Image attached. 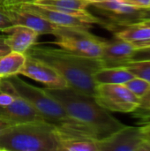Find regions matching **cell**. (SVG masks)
<instances>
[{"label": "cell", "mask_w": 150, "mask_h": 151, "mask_svg": "<svg viewBox=\"0 0 150 151\" xmlns=\"http://www.w3.org/2000/svg\"><path fill=\"white\" fill-rule=\"evenodd\" d=\"M0 9L7 15L13 26H24L36 31L39 35H53L56 26L42 17L11 4H0Z\"/></svg>", "instance_id": "obj_10"}, {"label": "cell", "mask_w": 150, "mask_h": 151, "mask_svg": "<svg viewBox=\"0 0 150 151\" xmlns=\"http://www.w3.org/2000/svg\"><path fill=\"white\" fill-rule=\"evenodd\" d=\"M11 26H13V25H12L11 21L10 20V19L0 9V32L4 33V31L6 29H8L9 27H11Z\"/></svg>", "instance_id": "obj_25"}, {"label": "cell", "mask_w": 150, "mask_h": 151, "mask_svg": "<svg viewBox=\"0 0 150 151\" xmlns=\"http://www.w3.org/2000/svg\"><path fill=\"white\" fill-rule=\"evenodd\" d=\"M23 1H24V0H23ZM20 2H21V1H20Z\"/></svg>", "instance_id": "obj_34"}, {"label": "cell", "mask_w": 150, "mask_h": 151, "mask_svg": "<svg viewBox=\"0 0 150 151\" xmlns=\"http://www.w3.org/2000/svg\"><path fill=\"white\" fill-rule=\"evenodd\" d=\"M11 49L5 42V35H0V58L11 52Z\"/></svg>", "instance_id": "obj_28"}, {"label": "cell", "mask_w": 150, "mask_h": 151, "mask_svg": "<svg viewBox=\"0 0 150 151\" xmlns=\"http://www.w3.org/2000/svg\"><path fill=\"white\" fill-rule=\"evenodd\" d=\"M25 53L11 51L0 58V79H5L20 74L26 63Z\"/></svg>", "instance_id": "obj_18"}, {"label": "cell", "mask_w": 150, "mask_h": 151, "mask_svg": "<svg viewBox=\"0 0 150 151\" xmlns=\"http://www.w3.org/2000/svg\"><path fill=\"white\" fill-rule=\"evenodd\" d=\"M57 130L58 151H98V139L80 122L57 126Z\"/></svg>", "instance_id": "obj_7"}, {"label": "cell", "mask_w": 150, "mask_h": 151, "mask_svg": "<svg viewBox=\"0 0 150 151\" xmlns=\"http://www.w3.org/2000/svg\"><path fill=\"white\" fill-rule=\"evenodd\" d=\"M147 19H150V7L139 9L133 20L130 24H133V23H135L138 21H141V20H147Z\"/></svg>", "instance_id": "obj_24"}, {"label": "cell", "mask_w": 150, "mask_h": 151, "mask_svg": "<svg viewBox=\"0 0 150 151\" xmlns=\"http://www.w3.org/2000/svg\"><path fill=\"white\" fill-rule=\"evenodd\" d=\"M31 2L33 4L60 10V9H74V10H87L90 3L87 0H24L21 2Z\"/></svg>", "instance_id": "obj_19"}, {"label": "cell", "mask_w": 150, "mask_h": 151, "mask_svg": "<svg viewBox=\"0 0 150 151\" xmlns=\"http://www.w3.org/2000/svg\"><path fill=\"white\" fill-rule=\"evenodd\" d=\"M65 109L67 115L87 127L93 134L102 140L126 125L100 106L94 96H86L67 88H45Z\"/></svg>", "instance_id": "obj_2"}, {"label": "cell", "mask_w": 150, "mask_h": 151, "mask_svg": "<svg viewBox=\"0 0 150 151\" xmlns=\"http://www.w3.org/2000/svg\"><path fill=\"white\" fill-rule=\"evenodd\" d=\"M135 50L131 43L118 38L114 41H105L101 59L105 66H122L131 60Z\"/></svg>", "instance_id": "obj_13"}, {"label": "cell", "mask_w": 150, "mask_h": 151, "mask_svg": "<svg viewBox=\"0 0 150 151\" xmlns=\"http://www.w3.org/2000/svg\"><path fill=\"white\" fill-rule=\"evenodd\" d=\"M10 126H11V125H10L9 123H7V122L4 121V120H2V119H0V134H1L7 127H9Z\"/></svg>", "instance_id": "obj_29"}, {"label": "cell", "mask_w": 150, "mask_h": 151, "mask_svg": "<svg viewBox=\"0 0 150 151\" xmlns=\"http://www.w3.org/2000/svg\"><path fill=\"white\" fill-rule=\"evenodd\" d=\"M52 35L55 40L51 43L59 48L84 57L102 58L105 41L91 34L88 28L58 27Z\"/></svg>", "instance_id": "obj_5"}, {"label": "cell", "mask_w": 150, "mask_h": 151, "mask_svg": "<svg viewBox=\"0 0 150 151\" xmlns=\"http://www.w3.org/2000/svg\"><path fill=\"white\" fill-rule=\"evenodd\" d=\"M4 3V0H0V4H3Z\"/></svg>", "instance_id": "obj_33"}, {"label": "cell", "mask_w": 150, "mask_h": 151, "mask_svg": "<svg viewBox=\"0 0 150 151\" xmlns=\"http://www.w3.org/2000/svg\"><path fill=\"white\" fill-rule=\"evenodd\" d=\"M94 98L105 110L122 113L134 111L140 101L124 84H96Z\"/></svg>", "instance_id": "obj_6"}, {"label": "cell", "mask_w": 150, "mask_h": 151, "mask_svg": "<svg viewBox=\"0 0 150 151\" xmlns=\"http://www.w3.org/2000/svg\"><path fill=\"white\" fill-rule=\"evenodd\" d=\"M0 151H58L57 125L46 120L11 125L0 134Z\"/></svg>", "instance_id": "obj_3"}, {"label": "cell", "mask_w": 150, "mask_h": 151, "mask_svg": "<svg viewBox=\"0 0 150 151\" xmlns=\"http://www.w3.org/2000/svg\"><path fill=\"white\" fill-rule=\"evenodd\" d=\"M25 11L30 12L32 13H35L43 19H47L50 23L58 26V27H83V28H90L92 27L93 24H89L85 22L84 20L70 15L68 13L50 9L44 6H41L31 2H18L14 4H10Z\"/></svg>", "instance_id": "obj_11"}, {"label": "cell", "mask_w": 150, "mask_h": 151, "mask_svg": "<svg viewBox=\"0 0 150 151\" xmlns=\"http://www.w3.org/2000/svg\"><path fill=\"white\" fill-rule=\"evenodd\" d=\"M0 119L10 125L44 120L38 111L21 96H19L10 105L0 106Z\"/></svg>", "instance_id": "obj_12"}, {"label": "cell", "mask_w": 150, "mask_h": 151, "mask_svg": "<svg viewBox=\"0 0 150 151\" xmlns=\"http://www.w3.org/2000/svg\"><path fill=\"white\" fill-rule=\"evenodd\" d=\"M133 118L136 119L141 125L150 121V87L146 93L140 98L139 105L132 112Z\"/></svg>", "instance_id": "obj_20"}, {"label": "cell", "mask_w": 150, "mask_h": 151, "mask_svg": "<svg viewBox=\"0 0 150 151\" xmlns=\"http://www.w3.org/2000/svg\"><path fill=\"white\" fill-rule=\"evenodd\" d=\"M135 77L125 66H103L97 70L94 75L96 84H125Z\"/></svg>", "instance_id": "obj_17"}, {"label": "cell", "mask_w": 150, "mask_h": 151, "mask_svg": "<svg viewBox=\"0 0 150 151\" xmlns=\"http://www.w3.org/2000/svg\"><path fill=\"white\" fill-rule=\"evenodd\" d=\"M26 63L20 72L29 79L43 84L46 88H69L65 78L49 64L31 57L27 54Z\"/></svg>", "instance_id": "obj_9"}, {"label": "cell", "mask_w": 150, "mask_h": 151, "mask_svg": "<svg viewBox=\"0 0 150 151\" xmlns=\"http://www.w3.org/2000/svg\"><path fill=\"white\" fill-rule=\"evenodd\" d=\"M17 92L25 98L42 116V118L57 126H64L75 122L71 119L62 105L50 96L45 88L33 86L16 76L7 78Z\"/></svg>", "instance_id": "obj_4"}, {"label": "cell", "mask_w": 150, "mask_h": 151, "mask_svg": "<svg viewBox=\"0 0 150 151\" xmlns=\"http://www.w3.org/2000/svg\"><path fill=\"white\" fill-rule=\"evenodd\" d=\"M150 59V47L135 50L130 61Z\"/></svg>", "instance_id": "obj_23"}, {"label": "cell", "mask_w": 150, "mask_h": 151, "mask_svg": "<svg viewBox=\"0 0 150 151\" xmlns=\"http://www.w3.org/2000/svg\"><path fill=\"white\" fill-rule=\"evenodd\" d=\"M91 5L114 19L118 24L125 26L130 24L133 20L139 11L138 8L126 4L123 0H103L93 3Z\"/></svg>", "instance_id": "obj_14"}, {"label": "cell", "mask_w": 150, "mask_h": 151, "mask_svg": "<svg viewBox=\"0 0 150 151\" xmlns=\"http://www.w3.org/2000/svg\"><path fill=\"white\" fill-rule=\"evenodd\" d=\"M140 129H141L143 139L150 146V121L141 125V127H140Z\"/></svg>", "instance_id": "obj_27"}, {"label": "cell", "mask_w": 150, "mask_h": 151, "mask_svg": "<svg viewBox=\"0 0 150 151\" xmlns=\"http://www.w3.org/2000/svg\"><path fill=\"white\" fill-rule=\"evenodd\" d=\"M5 42L11 51L27 53L35 44L39 34L34 29L24 26H11L4 31Z\"/></svg>", "instance_id": "obj_15"}, {"label": "cell", "mask_w": 150, "mask_h": 151, "mask_svg": "<svg viewBox=\"0 0 150 151\" xmlns=\"http://www.w3.org/2000/svg\"><path fill=\"white\" fill-rule=\"evenodd\" d=\"M123 66L126 67L135 77L150 82V59L128 61Z\"/></svg>", "instance_id": "obj_21"}, {"label": "cell", "mask_w": 150, "mask_h": 151, "mask_svg": "<svg viewBox=\"0 0 150 151\" xmlns=\"http://www.w3.org/2000/svg\"><path fill=\"white\" fill-rule=\"evenodd\" d=\"M116 38L131 43L136 50L150 47V27L140 23L126 25L115 33Z\"/></svg>", "instance_id": "obj_16"}, {"label": "cell", "mask_w": 150, "mask_h": 151, "mask_svg": "<svg viewBox=\"0 0 150 151\" xmlns=\"http://www.w3.org/2000/svg\"><path fill=\"white\" fill-rule=\"evenodd\" d=\"M123 1L138 9L150 7V0H123Z\"/></svg>", "instance_id": "obj_26"}, {"label": "cell", "mask_w": 150, "mask_h": 151, "mask_svg": "<svg viewBox=\"0 0 150 151\" xmlns=\"http://www.w3.org/2000/svg\"><path fill=\"white\" fill-rule=\"evenodd\" d=\"M26 54L49 64L65 78L70 88L89 96H94L96 87L94 73L105 66L101 58L84 57L62 48L41 44H34Z\"/></svg>", "instance_id": "obj_1"}, {"label": "cell", "mask_w": 150, "mask_h": 151, "mask_svg": "<svg viewBox=\"0 0 150 151\" xmlns=\"http://www.w3.org/2000/svg\"><path fill=\"white\" fill-rule=\"evenodd\" d=\"M124 85L136 96L141 98L149 88L150 82L139 77H133V79L126 81Z\"/></svg>", "instance_id": "obj_22"}, {"label": "cell", "mask_w": 150, "mask_h": 151, "mask_svg": "<svg viewBox=\"0 0 150 151\" xmlns=\"http://www.w3.org/2000/svg\"><path fill=\"white\" fill-rule=\"evenodd\" d=\"M98 151H150L140 127L125 126L108 137L98 140Z\"/></svg>", "instance_id": "obj_8"}, {"label": "cell", "mask_w": 150, "mask_h": 151, "mask_svg": "<svg viewBox=\"0 0 150 151\" xmlns=\"http://www.w3.org/2000/svg\"><path fill=\"white\" fill-rule=\"evenodd\" d=\"M135 23H140L141 25H145V26H149L150 27V19H147V20H141V21H138Z\"/></svg>", "instance_id": "obj_31"}, {"label": "cell", "mask_w": 150, "mask_h": 151, "mask_svg": "<svg viewBox=\"0 0 150 151\" xmlns=\"http://www.w3.org/2000/svg\"><path fill=\"white\" fill-rule=\"evenodd\" d=\"M23 0H4V3L3 4H14V3H18Z\"/></svg>", "instance_id": "obj_30"}, {"label": "cell", "mask_w": 150, "mask_h": 151, "mask_svg": "<svg viewBox=\"0 0 150 151\" xmlns=\"http://www.w3.org/2000/svg\"><path fill=\"white\" fill-rule=\"evenodd\" d=\"M90 3V5L93 4V3H96V2H100V1H103V0H87Z\"/></svg>", "instance_id": "obj_32"}]
</instances>
